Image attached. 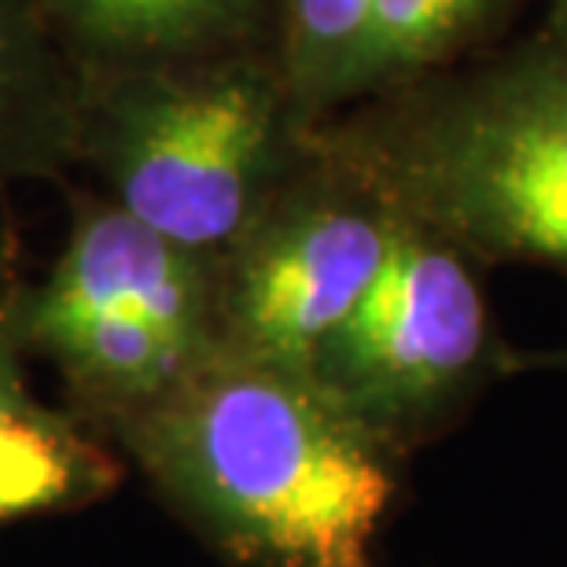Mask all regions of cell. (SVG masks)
<instances>
[{"label":"cell","instance_id":"obj_10","mask_svg":"<svg viewBox=\"0 0 567 567\" xmlns=\"http://www.w3.org/2000/svg\"><path fill=\"white\" fill-rule=\"evenodd\" d=\"M527 8L530 0H372L361 96L513 38Z\"/></svg>","mask_w":567,"mask_h":567},{"label":"cell","instance_id":"obj_6","mask_svg":"<svg viewBox=\"0 0 567 567\" xmlns=\"http://www.w3.org/2000/svg\"><path fill=\"white\" fill-rule=\"evenodd\" d=\"M19 321L111 317L152 328L185 354H218L214 258L166 240L89 185L66 188V236L38 280H16Z\"/></svg>","mask_w":567,"mask_h":567},{"label":"cell","instance_id":"obj_13","mask_svg":"<svg viewBox=\"0 0 567 567\" xmlns=\"http://www.w3.org/2000/svg\"><path fill=\"white\" fill-rule=\"evenodd\" d=\"M11 277H19L16 274V236H11V225L4 218V210H0V288H4Z\"/></svg>","mask_w":567,"mask_h":567},{"label":"cell","instance_id":"obj_2","mask_svg":"<svg viewBox=\"0 0 567 567\" xmlns=\"http://www.w3.org/2000/svg\"><path fill=\"white\" fill-rule=\"evenodd\" d=\"M313 141L483 269L567 277V41L549 27L377 89Z\"/></svg>","mask_w":567,"mask_h":567},{"label":"cell","instance_id":"obj_3","mask_svg":"<svg viewBox=\"0 0 567 567\" xmlns=\"http://www.w3.org/2000/svg\"><path fill=\"white\" fill-rule=\"evenodd\" d=\"M310 155L269 49L85 85L78 174L196 255L218 258Z\"/></svg>","mask_w":567,"mask_h":567},{"label":"cell","instance_id":"obj_1","mask_svg":"<svg viewBox=\"0 0 567 567\" xmlns=\"http://www.w3.org/2000/svg\"><path fill=\"white\" fill-rule=\"evenodd\" d=\"M104 439L229 567H380L410 468L310 369L221 350Z\"/></svg>","mask_w":567,"mask_h":567},{"label":"cell","instance_id":"obj_11","mask_svg":"<svg viewBox=\"0 0 567 567\" xmlns=\"http://www.w3.org/2000/svg\"><path fill=\"white\" fill-rule=\"evenodd\" d=\"M369 30L372 0H277L274 55L313 126L361 96Z\"/></svg>","mask_w":567,"mask_h":567},{"label":"cell","instance_id":"obj_8","mask_svg":"<svg viewBox=\"0 0 567 567\" xmlns=\"http://www.w3.org/2000/svg\"><path fill=\"white\" fill-rule=\"evenodd\" d=\"M85 85L240 52H274L277 0H33Z\"/></svg>","mask_w":567,"mask_h":567},{"label":"cell","instance_id":"obj_9","mask_svg":"<svg viewBox=\"0 0 567 567\" xmlns=\"http://www.w3.org/2000/svg\"><path fill=\"white\" fill-rule=\"evenodd\" d=\"M85 82L33 0H0V199L78 174Z\"/></svg>","mask_w":567,"mask_h":567},{"label":"cell","instance_id":"obj_12","mask_svg":"<svg viewBox=\"0 0 567 567\" xmlns=\"http://www.w3.org/2000/svg\"><path fill=\"white\" fill-rule=\"evenodd\" d=\"M527 372H557L567 377V347H516L513 350V380Z\"/></svg>","mask_w":567,"mask_h":567},{"label":"cell","instance_id":"obj_4","mask_svg":"<svg viewBox=\"0 0 567 567\" xmlns=\"http://www.w3.org/2000/svg\"><path fill=\"white\" fill-rule=\"evenodd\" d=\"M513 350L486 295V269L394 214L377 280L317 347L310 377L369 435L413 461L513 380Z\"/></svg>","mask_w":567,"mask_h":567},{"label":"cell","instance_id":"obj_14","mask_svg":"<svg viewBox=\"0 0 567 567\" xmlns=\"http://www.w3.org/2000/svg\"><path fill=\"white\" fill-rule=\"evenodd\" d=\"M542 27H549L560 41H567V0H546V19Z\"/></svg>","mask_w":567,"mask_h":567},{"label":"cell","instance_id":"obj_7","mask_svg":"<svg viewBox=\"0 0 567 567\" xmlns=\"http://www.w3.org/2000/svg\"><path fill=\"white\" fill-rule=\"evenodd\" d=\"M16 280L0 288V527L93 508L130 468L93 424L33 388L11 302Z\"/></svg>","mask_w":567,"mask_h":567},{"label":"cell","instance_id":"obj_5","mask_svg":"<svg viewBox=\"0 0 567 567\" xmlns=\"http://www.w3.org/2000/svg\"><path fill=\"white\" fill-rule=\"evenodd\" d=\"M394 210L343 163L313 155L214 258L221 354L310 369L377 280Z\"/></svg>","mask_w":567,"mask_h":567}]
</instances>
